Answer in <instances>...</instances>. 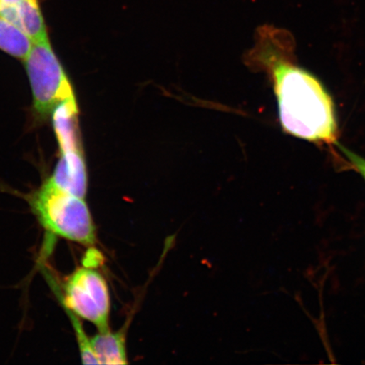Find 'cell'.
Instances as JSON below:
<instances>
[{
    "label": "cell",
    "mask_w": 365,
    "mask_h": 365,
    "mask_svg": "<svg viewBox=\"0 0 365 365\" xmlns=\"http://www.w3.org/2000/svg\"><path fill=\"white\" fill-rule=\"evenodd\" d=\"M25 62L33 90L34 108L41 116L49 115L59 104L76 99L48 39L33 43Z\"/></svg>",
    "instance_id": "cell-3"
},
{
    "label": "cell",
    "mask_w": 365,
    "mask_h": 365,
    "mask_svg": "<svg viewBox=\"0 0 365 365\" xmlns=\"http://www.w3.org/2000/svg\"><path fill=\"white\" fill-rule=\"evenodd\" d=\"M0 1L6 3V4H17L18 3H19L21 1V0H0Z\"/></svg>",
    "instance_id": "cell-12"
},
{
    "label": "cell",
    "mask_w": 365,
    "mask_h": 365,
    "mask_svg": "<svg viewBox=\"0 0 365 365\" xmlns=\"http://www.w3.org/2000/svg\"><path fill=\"white\" fill-rule=\"evenodd\" d=\"M48 180L58 189L85 199L88 192V179L82 152L62 153Z\"/></svg>",
    "instance_id": "cell-5"
},
{
    "label": "cell",
    "mask_w": 365,
    "mask_h": 365,
    "mask_svg": "<svg viewBox=\"0 0 365 365\" xmlns=\"http://www.w3.org/2000/svg\"><path fill=\"white\" fill-rule=\"evenodd\" d=\"M76 99L59 104L53 112L54 131L61 153L82 152Z\"/></svg>",
    "instance_id": "cell-6"
},
{
    "label": "cell",
    "mask_w": 365,
    "mask_h": 365,
    "mask_svg": "<svg viewBox=\"0 0 365 365\" xmlns=\"http://www.w3.org/2000/svg\"><path fill=\"white\" fill-rule=\"evenodd\" d=\"M126 328L117 331H98L91 337V346L99 364H127Z\"/></svg>",
    "instance_id": "cell-7"
},
{
    "label": "cell",
    "mask_w": 365,
    "mask_h": 365,
    "mask_svg": "<svg viewBox=\"0 0 365 365\" xmlns=\"http://www.w3.org/2000/svg\"><path fill=\"white\" fill-rule=\"evenodd\" d=\"M63 290L66 309L93 324L98 331L110 330V293L101 273L89 267L76 269L68 277Z\"/></svg>",
    "instance_id": "cell-4"
},
{
    "label": "cell",
    "mask_w": 365,
    "mask_h": 365,
    "mask_svg": "<svg viewBox=\"0 0 365 365\" xmlns=\"http://www.w3.org/2000/svg\"><path fill=\"white\" fill-rule=\"evenodd\" d=\"M68 318L71 319V325L74 328L77 344L80 351L82 364H99L97 357L91 346V339L86 335L83 326L80 318L76 314L66 309Z\"/></svg>",
    "instance_id": "cell-10"
},
{
    "label": "cell",
    "mask_w": 365,
    "mask_h": 365,
    "mask_svg": "<svg viewBox=\"0 0 365 365\" xmlns=\"http://www.w3.org/2000/svg\"><path fill=\"white\" fill-rule=\"evenodd\" d=\"M33 42L24 31L0 16V49L25 61Z\"/></svg>",
    "instance_id": "cell-9"
},
{
    "label": "cell",
    "mask_w": 365,
    "mask_h": 365,
    "mask_svg": "<svg viewBox=\"0 0 365 365\" xmlns=\"http://www.w3.org/2000/svg\"><path fill=\"white\" fill-rule=\"evenodd\" d=\"M294 48L289 31L264 26L258 29L245 63L270 77L285 133L309 143L336 145L339 126L334 102L316 76L297 65Z\"/></svg>",
    "instance_id": "cell-1"
},
{
    "label": "cell",
    "mask_w": 365,
    "mask_h": 365,
    "mask_svg": "<svg viewBox=\"0 0 365 365\" xmlns=\"http://www.w3.org/2000/svg\"><path fill=\"white\" fill-rule=\"evenodd\" d=\"M19 13L21 29L31 42L48 39L47 29L38 0H21L16 4Z\"/></svg>",
    "instance_id": "cell-8"
},
{
    "label": "cell",
    "mask_w": 365,
    "mask_h": 365,
    "mask_svg": "<svg viewBox=\"0 0 365 365\" xmlns=\"http://www.w3.org/2000/svg\"><path fill=\"white\" fill-rule=\"evenodd\" d=\"M30 204L50 234L88 247L97 243V228L84 198L58 189L48 180L31 196Z\"/></svg>",
    "instance_id": "cell-2"
},
{
    "label": "cell",
    "mask_w": 365,
    "mask_h": 365,
    "mask_svg": "<svg viewBox=\"0 0 365 365\" xmlns=\"http://www.w3.org/2000/svg\"><path fill=\"white\" fill-rule=\"evenodd\" d=\"M336 145L341 150V153L344 155L346 158L348 159V163L351 168H352L354 171L357 172L365 181V158L359 156V154L346 148L344 145L339 143H337Z\"/></svg>",
    "instance_id": "cell-11"
}]
</instances>
